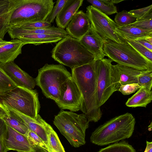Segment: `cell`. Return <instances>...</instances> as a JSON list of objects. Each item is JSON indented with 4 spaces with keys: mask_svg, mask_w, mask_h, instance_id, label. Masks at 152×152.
Returning a JSON list of instances; mask_svg holds the SVG:
<instances>
[{
    "mask_svg": "<svg viewBox=\"0 0 152 152\" xmlns=\"http://www.w3.org/2000/svg\"><path fill=\"white\" fill-rule=\"evenodd\" d=\"M94 61L71 69V74L82 94L80 110L85 115L89 122H96L100 119L102 113L97 104Z\"/></svg>",
    "mask_w": 152,
    "mask_h": 152,
    "instance_id": "cell-1",
    "label": "cell"
},
{
    "mask_svg": "<svg viewBox=\"0 0 152 152\" xmlns=\"http://www.w3.org/2000/svg\"><path fill=\"white\" fill-rule=\"evenodd\" d=\"M135 123V118L129 113L115 116L96 128L92 133L90 141L104 146L129 138L133 134Z\"/></svg>",
    "mask_w": 152,
    "mask_h": 152,
    "instance_id": "cell-2",
    "label": "cell"
},
{
    "mask_svg": "<svg viewBox=\"0 0 152 152\" xmlns=\"http://www.w3.org/2000/svg\"><path fill=\"white\" fill-rule=\"evenodd\" d=\"M51 53L52 57L55 61L71 69L94 60L93 55L80 43L79 39L69 35L59 41Z\"/></svg>",
    "mask_w": 152,
    "mask_h": 152,
    "instance_id": "cell-3",
    "label": "cell"
},
{
    "mask_svg": "<svg viewBox=\"0 0 152 152\" xmlns=\"http://www.w3.org/2000/svg\"><path fill=\"white\" fill-rule=\"evenodd\" d=\"M53 123L72 146L77 148L85 144L86 131L89 122L84 114L61 110Z\"/></svg>",
    "mask_w": 152,
    "mask_h": 152,
    "instance_id": "cell-4",
    "label": "cell"
},
{
    "mask_svg": "<svg viewBox=\"0 0 152 152\" xmlns=\"http://www.w3.org/2000/svg\"><path fill=\"white\" fill-rule=\"evenodd\" d=\"M103 50L105 56L112 61L141 71L152 72V62L139 53L125 40L121 43L104 40Z\"/></svg>",
    "mask_w": 152,
    "mask_h": 152,
    "instance_id": "cell-5",
    "label": "cell"
},
{
    "mask_svg": "<svg viewBox=\"0 0 152 152\" xmlns=\"http://www.w3.org/2000/svg\"><path fill=\"white\" fill-rule=\"evenodd\" d=\"M71 77V74L63 65L46 64L39 69L34 80L46 98L55 102L59 97L63 84Z\"/></svg>",
    "mask_w": 152,
    "mask_h": 152,
    "instance_id": "cell-6",
    "label": "cell"
},
{
    "mask_svg": "<svg viewBox=\"0 0 152 152\" xmlns=\"http://www.w3.org/2000/svg\"><path fill=\"white\" fill-rule=\"evenodd\" d=\"M54 4L53 0H20L12 14L9 28H19L28 23L45 20Z\"/></svg>",
    "mask_w": 152,
    "mask_h": 152,
    "instance_id": "cell-7",
    "label": "cell"
},
{
    "mask_svg": "<svg viewBox=\"0 0 152 152\" xmlns=\"http://www.w3.org/2000/svg\"><path fill=\"white\" fill-rule=\"evenodd\" d=\"M0 103L34 119L37 118L40 108L36 90L18 86L0 94Z\"/></svg>",
    "mask_w": 152,
    "mask_h": 152,
    "instance_id": "cell-8",
    "label": "cell"
},
{
    "mask_svg": "<svg viewBox=\"0 0 152 152\" xmlns=\"http://www.w3.org/2000/svg\"><path fill=\"white\" fill-rule=\"evenodd\" d=\"M112 61L106 58L94 60L98 105L101 107L115 91L113 82Z\"/></svg>",
    "mask_w": 152,
    "mask_h": 152,
    "instance_id": "cell-9",
    "label": "cell"
},
{
    "mask_svg": "<svg viewBox=\"0 0 152 152\" xmlns=\"http://www.w3.org/2000/svg\"><path fill=\"white\" fill-rule=\"evenodd\" d=\"M86 13L92 27L104 40L119 43L125 41L116 32L118 26L108 15L91 5L86 7Z\"/></svg>",
    "mask_w": 152,
    "mask_h": 152,
    "instance_id": "cell-10",
    "label": "cell"
},
{
    "mask_svg": "<svg viewBox=\"0 0 152 152\" xmlns=\"http://www.w3.org/2000/svg\"><path fill=\"white\" fill-rule=\"evenodd\" d=\"M55 102L61 110H68L72 112L80 110L82 94L72 76L63 84L59 97Z\"/></svg>",
    "mask_w": 152,
    "mask_h": 152,
    "instance_id": "cell-11",
    "label": "cell"
},
{
    "mask_svg": "<svg viewBox=\"0 0 152 152\" xmlns=\"http://www.w3.org/2000/svg\"><path fill=\"white\" fill-rule=\"evenodd\" d=\"M8 110L19 116L24 121L29 130L37 134L47 145L49 134L53 129L39 114L33 119L16 110L10 106L2 104Z\"/></svg>",
    "mask_w": 152,
    "mask_h": 152,
    "instance_id": "cell-12",
    "label": "cell"
},
{
    "mask_svg": "<svg viewBox=\"0 0 152 152\" xmlns=\"http://www.w3.org/2000/svg\"><path fill=\"white\" fill-rule=\"evenodd\" d=\"M113 82L115 91L121 85L138 83L139 75L143 72L118 64L112 65Z\"/></svg>",
    "mask_w": 152,
    "mask_h": 152,
    "instance_id": "cell-13",
    "label": "cell"
},
{
    "mask_svg": "<svg viewBox=\"0 0 152 152\" xmlns=\"http://www.w3.org/2000/svg\"><path fill=\"white\" fill-rule=\"evenodd\" d=\"M0 67L17 86L30 89H33L35 88L36 83L34 79L14 61L5 64H0Z\"/></svg>",
    "mask_w": 152,
    "mask_h": 152,
    "instance_id": "cell-14",
    "label": "cell"
},
{
    "mask_svg": "<svg viewBox=\"0 0 152 152\" xmlns=\"http://www.w3.org/2000/svg\"><path fill=\"white\" fill-rule=\"evenodd\" d=\"M7 129L4 140L7 152L14 150L22 152H32V147L27 136L16 131L7 124Z\"/></svg>",
    "mask_w": 152,
    "mask_h": 152,
    "instance_id": "cell-15",
    "label": "cell"
},
{
    "mask_svg": "<svg viewBox=\"0 0 152 152\" xmlns=\"http://www.w3.org/2000/svg\"><path fill=\"white\" fill-rule=\"evenodd\" d=\"M79 40L85 48L93 55L94 60L103 59L105 56L103 50L104 40L91 25L88 32Z\"/></svg>",
    "mask_w": 152,
    "mask_h": 152,
    "instance_id": "cell-16",
    "label": "cell"
},
{
    "mask_svg": "<svg viewBox=\"0 0 152 152\" xmlns=\"http://www.w3.org/2000/svg\"><path fill=\"white\" fill-rule=\"evenodd\" d=\"M91 23L88 16L82 10L78 11L66 27L69 35L80 39L88 31Z\"/></svg>",
    "mask_w": 152,
    "mask_h": 152,
    "instance_id": "cell-17",
    "label": "cell"
},
{
    "mask_svg": "<svg viewBox=\"0 0 152 152\" xmlns=\"http://www.w3.org/2000/svg\"><path fill=\"white\" fill-rule=\"evenodd\" d=\"M20 0H0V38L4 39L9 29L11 17Z\"/></svg>",
    "mask_w": 152,
    "mask_h": 152,
    "instance_id": "cell-18",
    "label": "cell"
},
{
    "mask_svg": "<svg viewBox=\"0 0 152 152\" xmlns=\"http://www.w3.org/2000/svg\"><path fill=\"white\" fill-rule=\"evenodd\" d=\"M8 33L10 38L14 39L18 37L33 34H42L60 36L64 38L68 34L64 29L54 26L36 29H27L22 28H10Z\"/></svg>",
    "mask_w": 152,
    "mask_h": 152,
    "instance_id": "cell-19",
    "label": "cell"
},
{
    "mask_svg": "<svg viewBox=\"0 0 152 152\" xmlns=\"http://www.w3.org/2000/svg\"><path fill=\"white\" fill-rule=\"evenodd\" d=\"M83 0H67L56 16V22L58 27L65 28L82 5Z\"/></svg>",
    "mask_w": 152,
    "mask_h": 152,
    "instance_id": "cell-20",
    "label": "cell"
},
{
    "mask_svg": "<svg viewBox=\"0 0 152 152\" xmlns=\"http://www.w3.org/2000/svg\"><path fill=\"white\" fill-rule=\"evenodd\" d=\"M10 41L9 43L0 48V64L14 61L22 53V48L24 44L17 39Z\"/></svg>",
    "mask_w": 152,
    "mask_h": 152,
    "instance_id": "cell-21",
    "label": "cell"
},
{
    "mask_svg": "<svg viewBox=\"0 0 152 152\" xmlns=\"http://www.w3.org/2000/svg\"><path fill=\"white\" fill-rule=\"evenodd\" d=\"M63 37L56 35L42 34H28L17 37L25 45L33 44L38 45L43 44L54 43L60 41Z\"/></svg>",
    "mask_w": 152,
    "mask_h": 152,
    "instance_id": "cell-22",
    "label": "cell"
},
{
    "mask_svg": "<svg viewBox=\"0 0 152 152\" xmlns=\"http://www.w3.org/2000/svg\"><path fill=\"white\" fill-rule=\"evenodd\" d=\"M152 100V91L145 88L141 87L126 103L129 107H146Z\"/></svg>",
    "mask_w": 152,
    "mask_h": 152,
    "instance_id": "cell-23",
    "label": "cell"
},
{
    "mask_svg": "<svg viewBox=\"0 0 152 152\" xmlns=\"http://www.w3.org/2000/svg\"><path fill=\"white\" fill-rule=\"evenodd\" d=\"M116 32L123 39L135 40L152 36V30H144L129 25L117 27Z\"/></svg>",
    "mask_w": 152,
    "mask_h": 152,
    "instance_id": "cell-24",
    "label": "cell"
},
{
    "mask_svg": "<svg viewBox=\"0 0 152 152\" xmlns=\"http://www.w3.org/2000/svg\"><path fill=\"white\" fill-rule=\"evenodd\" d=\"M5 108L7 109V115L2 119L7 124L14 129L26 135L29 129L24 121L17 115Z\"/></svg>",
    "mask_w": 152,
    "mask_h": 152,
    "instance_id": "cell-25",
    "label": "cell"
},
{
    "mask_svg": "<svg viewBox=\"0 0 152 152\" xmlns=\"http://www.w3.org/2000/svg\"><path fill=\"white\" fill-rule=\"evenodd\" d=\"M97 152H136V151L131 145L125 141H123L115 143L101 148Z\"/></svg>",
    "mask_w": 152,
    "mask_h": 152,
    "instance_id": "cell-26",
    "label": "cell"
},
{
    "mask_svg": "<svg viewBox=\"0 0 152 152\" xmlns=\"http://www.w3.org/2000/svg\"><path fill=\"white\" fill-rule=\"evenodd\" d=\"M47 146L48 152H65L58 135L53 129L49 134Z\"/></svg>",
    "mask_w": 152,
    "mask_h": 152,
    "instance_id": "cell-27",
    "label": "cell"
},
{
    "mask_svg": "<svg viewBox=\"0 0 152 152\" xmlns=\"http://www.w3.org/2000/svg\"><path fill=\"white\" fill-rule=\"evenodd\" d=\"M87 1L91 4L92 6L107 15L118 13L117 7L114 4L106 3L102 0H88Z\"/></svg>",
    "mask_w": 152,
    "mask_h": 152,
    "instance_id": "cell-28",
    "label": "cell"
},
{
    "mask_svg": "<svg viewBox=\"0 0 152 152\" xmlns=\"http://www.w3.org/2000/svg\"><path fill=\"white\" fill-rule=\"evenodd\" d=\"M136 20V18L125 10L117 13L114 18L115 22L118 26L120 27L129 25L134 23Z\"/></svg>",
    "mask_w": 152,
    "mask_h": 152,
    "instance_id": "cell-29",
    "label": "cell"
},
{
    "mask_svg": "<svg viewBox=\"0 0 152 152\" xmlns=\"http://www.w3.org/2000/svg\"><path fill=\"white\" fill-rule=\"evenodd\" d=\"M17 86L0 67V94L7 92Z\"/></svg>",
    "mask_w": 152,
    "mask_h": 152,
    "instance_id": "cell-30",
    "label": "cell"
},
{
    "mask_svg": "<svg viewBox=\"0 0 152 152\" xmlns=\"http://www.w3.org/2000/svg\"><path fill=\"white\" fill-rule=\"evenodd\" d=\"M128 12L137 20L152 18V5L142 8L132 10Z\"/></svg>",
    "mask_w": 152,
    "mask_h": 152,
    "instance_id": "cell-31",
    "label": "cell"
},
{
    "mask_svg": "<svg viewBox=\"0 0 152 152\" xmlns=\"http://www.w3.org/2000/svg\"><path fill=\"white\" fill-rule=\"evenodd\" d=\"M141 87L151 90L152 86V72H143L138 77V83Z\"/></svg>",
    "mask_w": 152,
    "mask_h": 152,
    "instance_id": "cell-32",
    "label": "cell"
},
{
    "mask_svg": "<svg viewBox=\"0 0 152 152\" xmlns=\"http://www.w3.org/2000/svg\"><path fill=\"white\" fill-rule=\"evenodd\" d=\"M124 39L142 55L152 62V51L134 40L126 39Z\"/></svg>",
    "mask_w": 152,
    "mask_h": 152,
    "instance_id": "cell-33",
    "label": "cell"
},
{
    "mask_svg": "<svg viewBox=\"0 0 152 152\" xmlns=\"http://www.w3.org/2000/svg\"><path fill=\"white\" fill-rule=\"evenodd\" d=\"M27 136L28 141L32 146H37L42 147L48 151L47 145L35 133L29 130Z\"/></svg>",
    "mask_w": 152,
    "mask_h": 152,
    "instance_id": "cell-34",
    "label": "cell"
},
{
    "mask_svg": "<svg viewBox=\"0 0 152 152\" xmlns=\"http://www.w3.org/2000/svg\"><path fill=\"white\" fill-rule=\"evenodd\" d=\"M67 0H57L56 5L53 7L45 20L51 23H53L55 18L61 11Z\"/></svg>",
    "mask_w": 152,
    "mask_h": 152,
    "instance_id": "cell-35",
    "label": "cell"
},
{
    "mask_svg": "<svg viewBox=\"0 0 152 152\" xmlns=\"http://www.w3.org/2000/svg\"><path fill=\"white\" fill-rule=\"evenodd\" d=\"M129 26L144 30H152V18L138 20Z\"/></svg>",
    "mask_w": 152,
    "mask_h": 152,
    "instance_id": "cell-36",
    "label": "cell"
},
{
    "mask_svg": "<svg viewBox=\"0 0 152 152\" xmlns=\"http://www.w3.org/2000/svg\"><path fill=\"white\" fill-rule=\"evenodd\" d=\"M51 24L45 20L39 21L26 23L19 28L27 29H36L50 27Z\"/></svg>",
    "mask_w": 152,
    "mask_h": 152,
    "instance_id": "cell-37",
    "label": "cell"
},
{
    "mask_svg": "<svg viewBox=\"0 0 152 152\" xmlns=\"http://www.w3.org/2000/svg\"><path fill=\"white\" fill-rule=\"evenodd\" d=\"M7 129V124L0 118V152H7L4 145V137Z\"/></svg>",
    "mask_w": 152,
    "mask_h": 152,
    "instance_id": "cell-38",
    "label": "cell"
},
{
    "mask_svg": "<svg viewBox=\"0 0 152 152\" xmlns=\"http://www.w3.org/2000/svg\"><path fill=\"white\" fill-rule=\"evenodd\" d=\"M140 88L137 83L121 85L118 91L124 95H128L135 92Z\"/></svg>",
    "mask_w": 152,
    "mask_h": 152,
    "instance_id": "cell-39",
    "label": "cell"
},
{
    "mask_svg": "<svg viewBox=\"0 0 152 152\" xmlns=\"http://www.w3.org/2000/svg\"><path fill=\"white\" fill-rule=\"evenodd\" d=\"M133 40L142 45L149 50L152 51V44L143 39L142 38Z\"/></svg>",
    "mask_w": 152,
    "mask_h": 152,
    "instance_id": "cell-40",
    "label": "cell"
},
{
    "mask_svg": "<svg viewBox=\"0 0 152 152\" xmlns=\"http://www.w3.org/2000/svg\"><path fill=\"white\" fill-rule=\"evenodd\" d=\"M7 115V109L1 103H0V118L3 119Z\"/></svg>",
    "mask_w": 152,
    "mask_h": 152,
    "instance_id": "cell-41",
    "label": "cell"
},
{
    "mask_svg": "<svg viewBox=\"0 0 152 152\" xmlns=\"http://www.w3.org/2000/svg\"><path fill=\"white\" fill-rule=\"evenodd\" d=\"M32 152H48L46 150L37 146H32Z\"/></svg>",
    "mask_w": 152,
    "mask_h": 152,
    "instance_id": "cell-42",
    "label": "cell"
},
{
    "mask_svg": "<svg viewBox=\"0 0 152 152\" xmlns=\"http://www.w3.org/2000/svg\"><path fill=\"white\" fill-rule=\"evenodd\" d=\"M144 152H152V142L146 141V146Z\"/></svg>",
    "mask_w": 152,
    "mask_h": 152,
    "instance_id": "cell-43",
    "label": "cell"
},
{
    "mask_svg": "<svg viewBox=\"0 0 152 152\" xmlns=\"http://www.w3.org/2000/svg\"><path fill=\"white\" fill-rule=\"evenodd\" d=\"M104 2L109 4H118L124 0H102Z\"/></svg>",
    "mask_w": 152,
    "mask_h": 152,
    "instance_id": "cell-44",
    "label": "cell"
},
{
    "mask_svg": "<svg viewBox=\"0 0 152 152\" xmlns=\"http://www.w3.org/2000/svg\"><path fill=\"white\" fill-rule=\"evenodd\" d=\"M10 42V41H7L0 38V48L9 43Z\"/></svg>",
    "mask_w": 152,
    "mask_h": 152,
    "instance_id": "cell-45",
    "label": "cell"
},
{
    "mask_svg": "<svg viewBox=\"0 0 152 152\" xmlns=\"http://www.w3.org/2000/svg\"><path fill=\"white\" fill-rule=\"evenodd\" d=\"M152 44V36H149L142 38Z\"/></svg>",
    "mask_w": 152,
    "mask_h": 152,
    "instance_id": "cell-46",
    "label": "cell"
},
{
    "mask_svg": "<svg viewBox=\"0 0 152 152\" xmlns=\"http://www.w3.org/2000/svg\"><path fill=\"white\" fill-rule=\"evenodd\" d=\"M16 152H20V151H17Z\"/></svg>",
    "mask_w": 152,
    "mask_h": 152,
    "instance_id": "cell-47",
    "label": "cell"
}]
</instances>
